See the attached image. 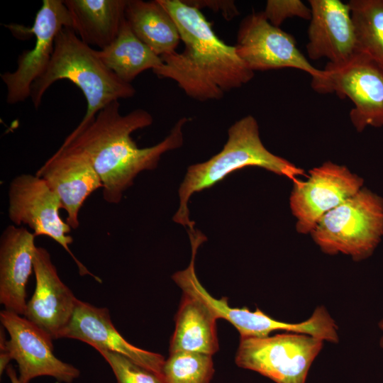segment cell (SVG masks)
Returning <instances> with one entry per match:
<instances>
[{"label": "cell", "instance_id": "cell-29", "mask_svg": "<svg viewBox=\"0 0 383 383\" xmlns=\"http://www.w3.org/2000/svg\"><path fill=\"white\" fill-rule=\"evenodd\" d=\"M379 327L383 331V319L379 323ZM380 345L383 348V336L382 337L380 340Z\"/></svg>", "mask_w": 383, "mask_h": 383}, {"label": "cell", "instance_id": "cell-5", "mask_svg": "<svg viewBox=\"0 0 383 383\" xmlns=\"http://www.w3.org/2000/svg\"><path fill=\"white\" fill-rule=\"evenodd\" d=\"M328 255L360 261L370 257L383 236V199L367 188L326 213L311 232Z\"/></svg>", "mask_w": 383, "mask_h": 383}, {"label": "cell", "instance_id": "cell-18", "mask_svg": "<svg viewBox=\"0 0 383 383\" xmlns=\"http://www.w3.org/2000/svg\"><path fill=\"white\" fill-rule=\"evenodd\" d=\"M128 0H65L72 29L88 45L102 50L118 36Z\"/></svg>", "mask_w": 383, "mask_h": 383}, {"label": "cell", "instance_id": "cell-7", "mask_svg": "<svg viewBox=\"0 0 383 383\" xmlns=\"http://www.w3.org/2000/svg\"><path fill=\"white\" fill-rule=\"evenodd\" d=\"M323 345L321 339L297 333L240 338L235 360L275 383H305Z\"/></svg>", "mask_w": 383, "mask_h": 383}, {"label": "cell", "instance_id": "cell-2", "mask_svg": "<svg viewBox=\"0 0 383 383\" xmlns=\"http://www.w3.org/2000/svg\"><path fill=\"white\" fill-rule=\"evenodd\" d=\"M174 21L184 45L161 56L162 64L153 72L175 81L189 97L219 100L224 94L248 83L255 72L237 53L235 46L222 41L201 11L183 0H157Z\"/></svg>", "mask_w": 383, "mask_h": 383}, {"label": "cell", "instance_id": "cell-11", "mask_svg": "<svg viewBox=\"0 0 383 383\" xmlns=\"http://www.w3.org/2000/svg\"><path fill=\"white\" fill-rule=\"evenodd\" d=\"M239 57L253 71L295 68L319 77L323 70L315 68L299 50L295 38L271 24L263 11L245 17L235 45Z\"/></svg>", "mask_w": 383, "mask_h": 383}, {"label": "cell", "instance_id": "cell-3", "mask_svg": "<svg viewBox=\"0 0 383 383\" xmlns=\"http://www.w3.org/2000/svg\"><path fill=\"white\" fill-rule=\"evenodd\" d=\"M60 79L75 84L87 101L86 113L76 128L90 123L106 106L120 99L132 97L135 89L121 79L101 60L98 50L84 43L69 28L55 38L51 60L44 73L31 87L30 98L35 109L50 87Z\"/></svg>", "mask_w": 383, "mask_h": 383}, {"label": "cell", "instance_id": "cell-12", "mask_svg": "<svg viewBox=\"0 0 383 383\" xmlns=\"http://www.w3.org/2000/svg\"><path fill=\"white\" fill-rule=\"evenodd\" d=\"M0 321L9 335L6 348L10 359L18 365L20 383L40 376L72 383L79 376L77 367L55 355L53 340L23 316L4 309Z\"/></svg>", "mask_w": 383, "mask_h": 383}, {"label": "cell", "instance_id": "cell-14", "mask_svg": "<svg viewBox=\"0 0 383 383\" xmlns=\"http://www.w3.org/2000/svg\"><path fill=\"white\" fill-rule=\"evenodd\" d=\"M35 287L23 316L53 340L60 338L78 301L61 280L49 252L37 247L34 257Z\"/></svg>", "mask_w": 383, "mask_h": 383}, {"label": "cell", "instance_id": "cell-20", "mask_svg": "<svg viewBox=\"0 0 383 383\" xmlns=\"http://www.w3.org/2000/svg\"><path fill=\"white\" fill-rule=\"evenodd\" d=\"M125 17L136 37L158 56L176 51L181 40L177 26L157 0H128Z\"/></svg>", "mask_w": 383, "mask_h": 383}, {"label": "cell", "instance_id": "cell-22", "mask_svg": "<svg viewBox=\"0 0 383 383\" xmlns=\"http://www.w3.org/2000/svg\"><path fill=\"white\" fill-rule=\"evenodd\" d=\"M348 4L358 50L383 68V0H351Z\"/></svg>", "mask_w": 383, "mask_h": 383}, {"label": "cell", "instance_id": "cell-13", "mask_svg": "<svg viewBox=\"0 0 383 383\" xmlns=\"http://www.w3.org/2000/svg\"><path fill=\"white\" fill-rule=\"evenodd\" d=\"M42 178L58 196L67 213L66 222L76 229L86 199L98 189L101 179L88 155L77 148L62 145L38 169Z\"/></svg>", "mask_w": 383, "mask_h": 383}, {"label": "cell", "instance_id": "cell-26", "mask_svg": "<svg viewBox=\"0 0 383 383\" xmlns=\"http://www.w3.org/2000/svg\"><path fill=\"white\" fill-rule=\"evenodd\" d=\"M186 4L200 10L208 7L213 11H220L226 20H231L239 15V11L233 1L215 0H183Z\"/></svg>", "mask_w": 383, "mask_h": 383}, {"label": "cell", "instance_id": "cell-6", "mask_svg": "<svg viewBox=\"0 0 383 383\" xmlns=\"http://www.w3.org/2000/svg\"><path fill=\"white\" fill-rule=\"evenodd\" d=\"M311 85L318 94L349 99L353 104L350 119L357 131L383 126V68L367 55L359 51L344 64L328 63Z\"/></svg>", "mask_w": 383, "mask_h": 383}, {"label": "cell", "instance_id": "cell-17", "mask_svg": "<svg viewBox=\"0 0 383 383\" xmlns=\"http://www.w3.org/2000/svg\"><path fill=\"white\" fill-rule=\"evenodd\" d=\"M35 236L24 226L5 228L0 237V303L23 316L28 279L34 272Z\"/></svg>", "mask_w": 383, "mask_h": 383}, {"label": "cell", "instance_id": "cell-25", "mask_svg": "<svg viewBox=\"0 0 383 383\" xmlns=\"http://www.w3.org/2000/svg\"><path fill=\"white\" fill-rule=\"evenodd\" d=\"M263 13L269 22L276 27H279L289 18L310 20L311 16L310 7L300 0H268Z\"/></svg>", "mask_w": 383, "mask_h": 383}, {"label": "cell", "instance_id": "cell-9", "mask_svg": "<svg viewBox=\"0 0 383 383\" xmlns=\"http://www.w3.org/2000/svg\"><path fill=\"white\" fill-rule=\"evenodd\" d=\"M6 26L13 33H32L35 38L34 47L18 56L16 70L1 74L6 87V101L15 104L30 96L33 84L51 60L56 36L64 28L72 29V21L64 1L43 0L32 28L22 26L21 30L14 24Z\"/></svg>", "mask_w": 383, "mask_h": 383}, {"label": "cell", "instance_id": "cell-24", "mask_svg": "<svg viewBox=\"0 0 383 383\" xmlns=\"http://www.w3.org/2000/svg\"><path fill=\"white\" fill-rule=\"evenodd\" d=\"M98 352L111 367L117 383H165L160 375L123 355L104 350Z\"/></svg>", "mask_w": 383, "mask_h": 383}, {"label": "cell", "instance_id": "cell-16", "mask_svg": "<svg viewBox=\"0 0 383 383\" xmlns=\"http://www.w3.org/2000/svg\"><path fill=\"white\" fill-rule=\"evenodd\" d=\"M60 338L75 339L94 348L126 356L162 378V355L139 348L126 340L113 326L109 310L78 299L72 317ZM164 381V380H163Z\"/></svg>", "mask_w": 383, "mask_h": 383}, {"label": "cell", "instance_id": "cell-19", "mask_svg": "<svg viewBox=\"0 0 383 383\" xmlns=\"http://www.w3.org/2000/svg\"><path fill=\"white\" fill-rule=\"evenodd\" d=\"M217 319L203 301L183 293L175 316V329L170 340V353L187 351L213 355L219 348Z\"/></svg>", "mask_w": 383, "mask_h": 383}, {"label": "cell", "instance_id": "cell-27", "mask_svg": "<svg viewBox=\"0 0 383 383\" xmlns=\"http://www.w3.org/2000/svg\"><path fill=\"white\" fill-rule=\"evenodd\" d=\"M4 327L1 328V335H0V374H2L4 370L6 369L9 365V362L11 359L8 354L6 348V338L5 336V333L4 331Z\"/></svg>", "mask_w": 383, "mask_h": 383}, {"label": "cell", "instance_id": "cell-8", "mask_svg": "<svg viewBox=\"0 0 383 383\" xmlns=\"http://www.w3.org/2000/svg\"><path fill=\"white\" fill-rule=\"evenodd\" d=\"M61 202L40 177L21 174L14 177L8 189V216L13 225L28 226L34 235H44L57 242L72 257L80 275H90L99 282V277L90 272L70 248L73 238L72 228L60 215Z\"/></svg>", "mask_w": 383, "mask_h": 383}, {"label": "cell", "instance_id": "cell-10", "mask_svg": "<svg viewBox=\"0 0 383 383\" xmlns=\"http://www.w3.org/2000/svg\"><path fill=\"white\" fill-rule=\"evenodd\" d=\"M293 184L289 206L299 233H311L320 219L358 192L364 180L344 165L327 161Z\"/></svg>", "mask_w": 383, "mask_h": 383}, {"label": "cell", "instance_id": "cell-23", "mask_svg": "<svg viewBox=\"0 0 383 383\" xmlns=\"http://www.w3.org/2000/svg\"><path fill=\"white\" fill-rule=\"evenodd\" d=\"M213 373L212 355L187 351L170 353L162 369L165 383H210Z\"/></svg>", "mask_w": 383, "mask_h": 383}, {"label": "cell", "instance_id": "cell-28", "mask_svg": "<svg viewBox=\"0 0 383 383\" xmlns=\"http://www.w3.org/2000/svg\"><path fill=\"white\" fill-rule=\"evenodd\" d=\"M6 371L11 383H20L18 374L12 365H9Z\"/></svg>", "mask_w": 383, "mask_h": 383}, {"label": "cell", "instance_id": "cell-15", "mask_svg": "<svg viewBox=\"0 0 383 383\" xmlns=\"http://www.w3.org/2000/svg\"><path fill=\"white\" fill-rule=\"evenodd\" d=\"M309 4L308 57L326 58L334 65L349 61L359 50L348 4L340 0H310Z\"/></svg>", "mask_w": 383, "mask_h": 383}, {"label": "cell", "instance_id": "cell-21", "mask_svg": "<svg viewBox=\"0 0 383 383\" xmlns=\"http://www.w3.org/2000/svg\"><path fill=\"white\" fill-rule=\"evenodd\" d=\"M98 55L121 79L130 84L143 72L154 70L163 62L160 56L136 37L126 17L116 38L98 50Z\"/></svg>", "mask_w": 383, "mask_h": 383}, {"label": "cell", "instance_id": "cell-1", "mask_svg": "<svg viewBox=\"0 0 383 383\" xmlns=\"http://www.w3.org/2000/svg\"><path fill=\"white\" fill-rule=\"evenodd\" d=\"M119 108L118 101L111 103L90 123L75 128L62 144L88 155L101 179L103 198L111 204L121 201L140 172L155 169L162 154L182 145V127L189 121L187 117L180 118L163 140L141 148L131 135L150 126L152 116L141 109L121 115Z\"/></svg>", "mask_w": 383, "mask_h": 383}, {"label": "cell", "instance_id": "cell-4", "mask_svg": "<svg viewBox=\"0 0 383 383\" xmlns=\"http://www.w3.org/2000/svg\"><path fill=\"white\" fill-rule=\"evenodd\" d=\"M228 134L227 142L220 152L208 161L188 167L179 189V206L173 217L174 222L189 229L194 228V222L189 218L187 206L190 196L213 186L236 170L259 167L289 178L293 184L301 180L299 177L308 176L301 168L265 147L260 137L258 123L252 116L248 115L235 122Z\"/></svg>", "mask_w": 383, "mask_h": 383}]
</instances>
